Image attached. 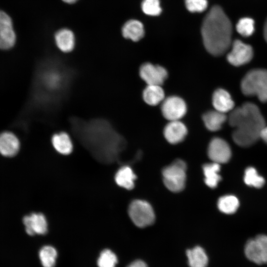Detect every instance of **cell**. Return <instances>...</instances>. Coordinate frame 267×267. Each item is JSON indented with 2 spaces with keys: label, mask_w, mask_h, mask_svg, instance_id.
Here are the masks:
<instances>
[{
  "label": "cell",
  "mask_w": 267,
  "mask_h": 267,
  "mask_svg": "<svg viewBox=\"0 0 267 267\" xmlns=\"http://www.w3.org/2000/svg\"><path fill=\"white\" fill-rule=\"evenodd\" d=\"M244 252L250 261L258 265L267 263V251L255 238L247 242Z\"/></svg>",
  "instance_id": "4fadbf2b"
},
{
  "label": "cell",
  "mask_w": 267,
  "mask_h": 267,
  "mask_svg": "<svg viewBox=\"0 0 267 267\" xmlns=\"http://www.w3.org/2000/svg\"><path fill=\"white\" fill-rule=\"evenodd\" d=\"M208 154L213 162L225 163L230 159L231 152L228 143L220 137L213 138L209 143Z\"/></svg>",
  "instance_id": "9c48e42d"
},
{
  "label": "cell",
  "mask_w": 267,
  "mask_h": 267,
  "mask_svg": "<svg viewBox=\"0 0 267 267\" xmlns=\"http://www.w3.org/2000/svg\"><path fill=\"white\" fill-rule=\"evenodd\" d=\"M15 41L11 19L5 12L0 10V48L10 49L14 46Z\"/></svg>",
  "instance_id": "30bf717a"
},
{
  "label": "cell",
  "mask_w": 267,
  "mask_h": 267,
  "mask_svg": "<svg viewBox=\"0 0 267 267\" xmlns=\"http://www.w3.org/2000/svg\"><path fill=\"white\" fill-rule=\"evenodd\" d=\"M65 2L68 3H73L76 2L77 0H62Z\"/></svg>",
  "instance_id": "e575fe53"
},
{
  "label": "cell",
  "mask_w": 267,
  "mask_h": 267,
  "mask_svg": "<svg viewBox=\"0 0 267 267\" xmlns=\"http://www.w3.org/2000/svg\"><path fill=\"white\" fill-rule=\"evenodd\" d=\"M39 258L44 267H54L57 257L56 249L51 246L43 247L39 251Z\"/></svg>",
  "instance_id": "d4e9b609"
},
{
  "label": "cell",
  "mask_w": 267,
  "mask_h": 267,
  "mask_svg": "<svg viewBox=\"0 0 267 267\" xmlns=\"http://www.w3.org/2000/svg\"><path fill=\"white\" fill-rule=\"evenodd\" d=\"M141 8L144 13L151 16L158 15L161 12L159 0H143Z\"/></svg>",
  "instance_id": "f1b7e54d"
},
{
  "label": "cell",
  "mask_w": 267,
  "mask_h": 267,
  "mask_svg": "<svg viewBox=\"0 0 267 267\" xmlns=\"http://www.w3.org/2000/svg\"><path fill=\"white\" fill-rule=\"evenodd\" d=\"M122 33L124 38L137 42L144 36V30L143 26L140 21L130 20L123 26Z\"/></svg>",
  "instance_id": "ac0fdd59"
},
{
  "label": "cell",
  "mask_w": 267,
  "mask_h": 267,
  "mask_svg": "<svg viewBox=\"0 0 267 267\" xmlns=\"http://www.w3.org/2000/svg\"><path fill=\"white\" fill-rule=\"evenodd\" d=\"M236 27L237 31L241 36L249 37L254 32V21L250 18H242L239 20Z\"/></svg>",
  "instance_id": "83f0119b"
},
{
  "label": "cell",
  "mask_w": 267,
  "mask_h": 267,
  "mask_svg": "<svg viewBox=\"0 0 267 267\" xmlns=\"http://www.w3.org/2000/svg\"><path fill=\"white\" fill-rule=\"evenodd\" d=\"M129 215L134 224L139 227L152 224L155 221V214L151 206L146 201L135 200L130 205Z\"/></svg>",
  "instance_id": "5b68a950"
},
{
  "label": "cell",
  "mask_w": 267,
  "mask_h": 267,
  "mask_svg": "<svg viewBox=\"0 0 267 267\" xmlns=\"http://www.w3.org/2000/svg\"><path fill=\"white\" fill-rule=\"evenodd\" d=\"M212 104L215 110L223 113L232 110L234 107L230 94L222 89H218L214 92Z\"/></svg>",
  "instance_id": "9a60e30c"
},
{
  "label": "cell",
  "mask_w": 267,
  "mask_h": 267,
  "mask_svg": "<svg viewBox=\"0 0 267 267\" xmlns=\"http://www.w3.org/2000/svg\"><path fill=\"white\" fill-rule=\"evenodd\" d=\"M139 75L147 85L161 86L168 77V72L160 65L147 62L140 66Z\"/></svg>",
  "instance_id": "ba28073f"
},
{
  "label": "cell",
  "mask_w": 267,
  "mask_h": 267,
  "mask_svg": "<svg viewBox=\"0 0 267 267\" xmlns=\"http://www.w3.org/2000/svg\"><path fill=\"white\" fill-rule=\"evenodd\" d=\"M231 49L227 55V60L231 65L239 66L249 62L253 56L252 46L239 40L233 41Z\"/></svg>",
  "instance_id": "52a82bcc"
},
{
  "label": "cell",
  "mask_w": 267,
  "mask_h": 267,
  "mask_svg": "<svg viewBox=\"0 0 267 267\" xmlns=\"http://www.w3.org/2000/svg\"><path fill=\"white\" fill-rule=\"evenodd\" d=\"M267 251V236L264 234H260L255 238Z\"/></svg>",
  "instance_id": "4dcf8cb0"
},
{
  "label": "cell",
  "mask_w": 267,
  "mask_h": 267,
  "mask_svg": "<svg viewBox=\"0 0 267 267\" xmlns=\"http://www.w3.org/2000/svg\"><path fill=\"white\" fill-rule=\"evenodd\" d=\"M241 89L245 95L256 96L261 102H267V70L249 71L242 80Z\"/></svg>",
  "instance_id": "3957f363"
},
{
  "label": "cell",
  "mask_w": 267,
  "mask_h": 267,
  "mask_svg": "<svg viewBox=\"0 0 267 267\" xmlns=\"http://www.w3.org/2000/svg\"><path fill=\"white\" fill-rule=\"evenodd\" d=\"M186 165L184 161L177 159L165 167L162 171L163 182L170 191L178 192L185 186Z\"/></svg>",
  "instance_id": "277c9868"
},
{
  "label": "cell",
  "mask_w": 267,
  "mask_h": 267,
  "mask_svg": "<svg viewBox=\"0 0 267 267\" xmlns=\"http://www.w3.org/2000/svg\"><path fill=\"white\" fill-rule=\"evenodd\" d=\"M187 134L185 125L179 120L169 121L164 129L166 140L171 144H177L183 141Z\"/></svg>",
  "instance_id": "7c38bea8"
},
{
  "label": "cell",
  "mask_w": 267,
  "mask_h": 267,
  "mask_svg": "<svg viewBox=\"0 0 267 267\" xmlns=\"http://www.w3.org/2000/svg\"><path fill=\"white\" fill-rule=\"evenodd\" d=\"M264 35L266 42H267V19L265 22L264 28Z\"/></svg>",
  "instance_id": "836d02e7"
},
{
  "label": "cell",
  "mask_w": 267,
  "mask_h": 267,
  "mask_svg": "<svg viewBox=\"0 0 267 267\" xmlns=\"http://www.w3.org/2000/svg\"><path fill=\"white\" fill-rule=\"evenodd\" d=\"M218 207L219 210L223 213L233 214L239 207V201L233 195L223 196L219 198L218 201Z\"/></svg>",
  "instance_id": "cb8c5ba5"
},
{
  "label": "cell",
  "mask_w": 267,
  "mask_h": 267,
  "mask_svg": "<svg viewBox=\"0 0 267 267\" xmlns=\"http://www.w3.org/2000/svg\"><path fill=\"white\" fill-rule=\"evenodd\" d=\"M127 267H147V266L144 261L136 260L132 262Z\"/></svg>",
  "instance_id": "1f68e13d"
},
{
  "label": "cell",
  "mask_w": 267,
  "mask_h": 267,
  "mask_svg": "<svg viewBox=\"0 0 267 267\" xmlns=\"http://www.w3.org/2000/svg\"><path fill=\"white\" fill-rule=\"evenodd\" d=\"M244 180L247 185L256 188L262 187L265 183L264 178L260 176L253 167L247 168L244 173Z\"/></svg>",
  "instance_id": "484cf974"
},
{
  "label": "cell",
  "mask_w": 267,
  "mask_h": 267,
  "mask_svg": "<svg viewBox=\"0 0 267 267\" xmlns=\"http://www.w3.org/2000/svg\"><path fill=\"white\" fill-rule=\"evenodd\" d=\"M144 101L148 105L155 106L163 102L165 92L161 86L147 85L142 93Z\"/></svg>",
  "instance_id": "ffe728a7"
},
{
  "label": "cell",
  "mask_w": 267,
  "mask_h": 267,
  "mask_svg": "<svg viewBox=\"0 0 267 267\" xmlns=\"http://www.w3.org/2000/svg\"><path fill=\"white\" fill-rule=\"evenodd\" d=\"M185 4L187 10L191 12H202L208 6L207 0H185Z\"/></svg>",
  "instance_id": "f546056e"
},
{
  "label": "cell",
  "mask_w": 267,
  "mask_h": 267,
  "mask_svg": "<svg viewBox=\"0 0 267 267\" xmlns=\"http://www.w3.org/2000/svg\"><path fill=\"white\" fill-rule=\"evenodd\" d=\"M202 120L206 128L210 131L216 132L220 130L226 120L225 113L215 109L205 113Z\"/></svg>",
  "instance_id": "2e32d148"
},
{
  "label": "cell",
  "mask_w": 267,
  "mask_h": 267,
  "mask_svg": "<svg viewBox=\"0 0 267 267\" xmlns=\"http://www.w3.org/2000/svg\"><path fill=\"white\" fill-rule=\"evenodd\" d=\"M188 264L190 267H207L208 257L204 249L197 246L188 249L186 252Z\"/></svg>",
  "instance_id": "d6986e66"
},
{
  "label": "cell",
  "mask_w": 267,
  "mask_h": 267,
  "mask_svg": "<svg viewBox=\"0 0 267 267\" xmlns=\"http://www.w3.org/2000/svg\"><path fill=\"white\" fill-rule=\"evenodd\" d=\"M19 148V140L14 134L4 132L0 134V153L2 155L13 157L18 153Z\"/></svg>",
  "instance_id": "5bb4252c"
},
{
  "label": "cell",
  "mask_w": 267,
  "mask_h": 267,
  "mask_svg": "<svg viewBox=\"0 0 267 267\" xmlns=\"http://www.w3.org/2000/svg\"><path fill=\"white\" fill-rule=\"evenodd\" d=\"M135 179L136 176L132 169L128 166L120 168L115 177L116 183L119 186L128 190L134 188Z\"/></svg>",
  "instance_id": "44dd1931"
},
{
  "label": "cell",
  "mask_w": 267,
  "mask_h": 267,
  "mask_svg": "<svg viewBox=\"0 0 267 267\" xmlns=\"http://www.w3.org/2000/svg\"><path fill=\"white\" fill-rule=\"evenodd\" d=\"M26 232L30 235L44 234L47 231L46 218L42 213H34L23 219Z\"/></svg>",
  "instance_id": "8fae6325"
},
{
  "label": "cell",
  "mask_w": 267,
  "mask_h": 267,
  "mask_svg": "<svg viewBox=\"0 0 267 267\" xmlns=\"http://www.w3.org/2000/svg\"><path fill=\"white\" fill-rule=\"evenodd\" d=\"M203 170L206 185L212 188H215L222 178L219 174L220 164L215 162L206 164L203 166Z\"/></svg>",
  "instance_id": "603a6c76"
},
{
  "label": "cell",
  "mask_w": 267,
  "mask_h": 267,
  "mask_svg": "<svg viewBox=\"0 0 267 267\" xmlns=\"http://www.w3.org/2000/svg\"><path fill=\"white\" fill-rule=\"evenodd\" d=\"M51 142L54 149L61 154H69L73 150V143L71 138L65 132H60L53 135Z\"/></svg>",
  "instance_id": "7402d4cb"
},
{
  "label": "cell",
  "mask_w": 267,
  "mask_h": 267,
  "mask_svg": "<svg viewBox=\"0 0 267 267\" xmlns=\"http://www.w3.org/2000/svg\"><path fill=\"white\" fill-rule=\"evenodd\" d=\"M230 125L234 128L232 138L237 145L248 147L259 138L266 123L259 108L252 102H246L233 109L228 117Z\"/></svg>",
  "instance_id": "7a4b0ae2"
},
{
  "label": "cell",
  "mask_w": 267,
  "mask_h": 267,
  "mask_svg": "<svg viewBox=\"0 0 267 267\" xmlns=\"http://www.w3.org/2000/svg\"><path fill=\"white\" fill-rule=\"evenodd\" d=\"M117 262L115 254L109 249H104L100 253L97 264L98 267H115Z\"/></svg>",
  "instance_id": "4316f807"
},
{
  "label": "cell",
  "mask_w": 267,
  "mask_h": 267,
  "mask_svg": "<svg viewBox=\"0 0 267 267\" xmlns=\"http://www.w3.org/2000/svg\"><path fill=\"white\" fill-rule=\"evenodd\" d=\"M58 48L64 52L71 51L75 46V37L73 33L68 29L58 31L54 36Z\"/></svg>",
  "instance_id": "e0dca14e"
},
{
  "label": "cell",
  "mask_w": 267,
  "mask_h": 267,
  "mask_svg": "<svg viewBox=\"0 0 267 267\" xmlns=\"http://www.w3.org/2000/svg\"><path fill=\"white\" fill-rule=\"evenodd\" d=\"M260 138L267 143V126H265L262 129L260 134Z\"/></svg>",
  "instance_id": "d6a6232c"
},
{
  "label": "cell",
  "mask_w": 267,
  "mask_h": 267,
  "mask_svg": "<svg viewBox=\"0 0 267 267\" xmlns=\"http://www.w3.org/2000/svg\"><path fill=\"white\" fill-rule=\"evenodd\" d=\"M232 27L222 9L213 6L203 19L201 35L207 51L214 56L224 53L231 45Z\"/></svg>",
  "instance_id": "6da1fadb"
},
{
  "label": "cell",
  "mask_w": 267,
  "mask_h": 267,
  "mask_svg": "<svg viewBox=\"0 0 267 267\" xmlns=\"http://www.w3.org/2000/svg\"><path fill=\"white\" fill-rule=\"evenodd\" d=\"M161 112L169 121L179 120L186 114L187 106L185 101L177 96L165 98L162 102Z\"/></svg>",
  "instance_id": "8992f818"
}]
</instances>
